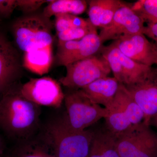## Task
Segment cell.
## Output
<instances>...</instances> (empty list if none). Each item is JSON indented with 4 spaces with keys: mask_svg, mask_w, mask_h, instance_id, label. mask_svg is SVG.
I'll return each mask as SVG.
<instances>
[{
    "mask_svg": "<svg viewBox=\"0 0 157 157\" xmlns=\"http://www.w3.org/2000/svg\"><path fill=\"white\" fill-rule=\"evenodd\" d=\"M40 114V106L23 97L17 84L1 96L0 131L15 143L35 136Z\"/></svg>",
    "mask_w": 157,
    "mask_h": 157,
    "instance_id": "cell-1",
    "label": "cell"
},
{
    "mask_svg": "<svg viewBox=\"0 0 157 157\" xmlns=\"http://www.w3.org/2000/svg\"><path fill=\"white\" fill-rule=\"evenodd\" d=\"M41 134L57 157H89L94 130L73 128L65 113L48 121Z\"/></svg>",
    "mask_w": 157,
    "mask_h": 157,
    "instance_id": "cell-2",
    "label": "cell"
},
{
    "mask_svg": "<svg viewBox=\"0 0 157 157\" xmlns=\"http://www.w3.org/2000/svg\"><path fill=\"white\" fill-rule=\"evenodd\" d=\"M53 24L50 18L36 12L17 18L12 26L15 44L24 52L52 45Z\"/></svg>",
    "mask_w": 157,
    "mask_h": 157,
    "instance_id": "cell-3",
    "label": "cell"
},
{
    "mask_svg": "<svg viewBox=\"0 0 157 157\" xmlns=\"http://www.w3.org/2000/svg\"><path fill=\"white\" fill-rule=\"evenodd\" d=\"M67 117L71 126L84 131L108 114V109L94 103L81 89H69L65 94Z\"/></svg>",
    "mask_w": 157,
    "mask_h": 157,
    "instance_id": "cell-4",
    "label": "cell"
},
{
    "mask_svg": "<svg viewBox=\"0 0 157 157\" xmlns=\"http://www.w3.org/2000/svg\"><path fill=\"white\" fill-rule=\"evenodd\" d=\"M120 157H157V134L142 122L117 137Z\"/></svg>",
    "mask_w": 157,
    "mask_h": 157,
    "instance_id": "cell-5",
    "label": "cell"
},
{
    "mask_svg": "<svg viewBox=\"0 0 157 157\" xmlns=\"http://www.w3.org/2000/svg\"><path fill=\"white\" fill-rule=\"evenodd\" d=\"M100 54L66 66V76L59 82L69 89H81L97 79L109 76L111 71L107 60Z\"/></svg>",
    "mask_w": 157,
    "mask_h": 157,
    "instance_id": "cell-6",
    "label": "cell"
},
{
    "mask_svg": "<svg viewBox=\"0 0 157 157\" xmlns=\"http://www.w3.org/2000/svg\"><path fill=\"white\" fill-rule=\"evenodd\" d=\"M18 89L23 97L39 106L58 108L64 100L60 83L48 76L31 78Z\"/></svg>",
    "mask_w": 157,
    "mask_h": 157,
    "instance_id": "cell-7",
    "label": "cell"
},
{
    "mask_svg": "<svg viewBox=\"0 0 157 157\" xmlns=\"http://www.w3.org/2000/svg\"><path fill=\"white\" fill-rule=\"evenodd\" d=\"M145 21L131 6L125 3L116 12L110 23L101 29L99 37L102 43L125 36L143 33Z\"/></svg>",
    "mask_w": 157,
    "mask_h": 157,
    "instance_id": "cell-8",
    "label": "cell"
},
{
    "mask_svg": "<svg viewBox=\"0 0 157 157\" xmlns=\"http://www.w3.org/2000/svg\"><path fill=\"white\" fill-rule=\"evenodd\" d=\"M97 29L81 39L58 42L56 61L59 66H64L100 53L103 47Z\"/></svg>",
    "mask_w": 157,
    "mask_h": 157,
    "instance_id": "cell-9",
    "label": "cell"
},
{
    "mask_svg": "<svg viewBox=\"0 0 157 157\" xmlns=\"http://www.w3.org/2000/svg\"><path fill=\"white\" fill-rule=\"evenodd\" d=\"M22 61L17 48L0 33V93L7 92L17 84L22 73Z\"/></svg>",
    "mask_w": 157,
    "mask_h": 157,
    "instance_id": "cell-10",
    "label": "cell"
},
{
    "mask_svg": "<svg viewBox=\"0 0 157 157\" xmlns=\"http://www.w3.org/2000/svg\"><path fill=\"white\" fill-rule=\"evenodd\" d=\"M113 42L121 53L133 60L149 67L155 64V43L148 41L143 33L125 36Z\"/></svg>",
    "mask_w": 157,
    "mask_h": 157,
    "instance_id": "cell-11",
    "label": "cell"
},
{
    "mask_svg": "<svg viewBox=\"0 0 157 157\" xmlns=\"http://www.w3.org/2000/svg\"><path fill=\"white\" fill-rule=\"evenodd\" d=\"M124 86L143 111V122L149 126L151 118L157 113L156 71L141 81Z\"/></svg>",
    "mask_w": 157,
    "mask_h": 157,
    "instance_id": "cell-12",
    "label": "cell"
},
{
    "mask_svg": "<svg viewBox=\"0 0 157 157\" xmlns=\"http://www.w3.org/2000/svg\"><path fill=\"white\" fill-rule=\"evenodd\" d=\"M120 83L114 77L97 79L81 89L94 103L109 109L119 87Z\"/></svg>",
    "mask_w": 157,
    "mask_h": 157,
    "instance_id": "cell-13",
    "label": "cell"
},
{
    "mask_svg": "<svg viewBox=\"0 0 157 157\" xmlns=\"http://www.w3.org/2000/svg\"><path fill=\"white\" fill-rule=\"evenodd\" d=\"M6 154L7 157H57L41 134L37 137L15 143Z\"/></svg>",
    "mask_w": 157,
    "mask_h": 157,
    "instance_id": "cell-14",
    "label": "cell"
},
{
    "mask_svg": "<svg viewBox=\"0 0 157 157\" xmlns=\"http://www.w3.org/2000/svg\"><path fill=\"white\" fill-rule=\"evenodd\" d=\"M90 21L96 28H104L110 23L116 12L125 2L119 0L88 1Z\"/></svg>",
    "mask_w": 157,
    "mask_h": 157,
    "instance_id": "cell-15",
    "label": "cell"
},
{
    "mask_svg": "<svg viewBox=\"0 0 157 157\" xmlns=\"http://www.w3.org/2000/svg\"><path fill=\"white\" fill-rule=\"evenodd\" d=\"M52 59V45L37 47L24 53L23 67L41 76L48 73Z\"/></svg>",
    "mask_w": 157,
    "mask_h": 157,
    "instance_id": "cell-16",
    "label": "cell"
},
{
    "mask_svg": "<svg viewBox=\"0 0 157 157\" xmlns=\"http://www.w3.org/2000/svg\"><path fill=\"white\" fill-rule=\"evenodd\" d=\"M89 157H120L117 137L106 127L94 130Z\"/></svg>",
    "mask_w": 157,
    "mask_h": 157,
    "instance_id": "cell-17",
    "label": "cell"
},
{
    "mask_svg": "<svg viewBox=\"0 0 157 157\" xmlns=\"http://www.w3.org/2000/svg\"><path fill=\"white\" fill-rule=\"evenodd\" d=\"M115 46L117 55L123 71L124 85L137 83L151 76L155 72V69L151 67L139 63L125 56L116 45Z\"/></svg>",
    "mask_w": 157,
    "mask_h": 157,
    "instance_id": "cell-18",
    "label": "cell"
},
{
    "mask_svg": "<svg viewBox=\"0 0 157 157\" xmlns=\"http://www.w3.org/2000/svg\"><path fill=\"white\" fill-rule=\"evenodd\" d=\"M88 5V1L85 0H51L42 13L50 18L60 14L77 15L84 13Z\"/></svg>",
    "mask_w": 157,
    "mask_h": 157,
    "instance_id": "cell-19",
    "label": "cell"
},
{
    "mask_svg": "<svg viewBox=\"0 0 157 157\" xmlns=\"http://www.w3.org/2000/svg\"><path fill=\"white\" fill-rule=\"evenodd\" d=\"M108 109V115L105 118V126L116 137L123 134L133 125L115 98Z\"/></svg>",
    "mask_w": 157,
    "mask_h": 157,
    "instance_id": "cell-20",
    "label": "cell"
},
{
    "mask_svg": "<svg viewBox=\"0 0 157 157\" xmlns=\"http://www.w3.org/2000/svg\"><path fill=\"white\" fill-rule=\"evenodd\" d=\"M115 98L120 104L132 125L137 124L143 122L144 114L143 111L124 85L120 83Z\"/></svg>",
    "mask_w": 157,
    "mask_h": 157,
    "instance_id": "cell-21",
    "label": "cell"
},
{
    "mask_svg": "<svg viewBox=\"0 0 157 157\" xmlns=\"http://www.w3.org/2000/svg\"><path fill=\"white\" fill-rule=\"evenodd\" d=\"M54 25L56 33L70 29L94 26L89 19L71 14H60L55 16Z\"/></svg>",
    "mask_w": 157,
    "mask_h": 157,
    "instance_id": "cell-22",
    "label": "cell"
},
{
    "mask_svg": "<svg viewBox=\"0 0 157 157\" xmlns=\"http://www.w3.org/2000/svg\"><path fill=\"white\" fill-rule=\"evenodd\" d=\"M147 23H157V0H141L131 6Z\"/></svg>",
    "mask_w": 157,
    "mask_h": 157,
    "instance_id": "cell-23",
    "label": "cell"
},
{
    "mask_svg": "<svg viewBox=\"0 0 157 157\" xmlns=\"http://www.w3.org/2000/svg\"><path fill=\"white\" fill-rule=\"evenodd\" d=\"M97 29L94 26L86 27H78L70 29L57 33L58 42H67L81 39L86 36Z\"/></svg>",
    "mask_w": 157,
    "mask_h": 157,
    "instance_id": "cell-24",
    "label": "cell"
},
{
    "mask_svg": "<svg viewBox=\"0 0 157 157\" xmlns=\"http://www.w3.org/2000/svg\"><path fill=\"white\" fill-rule=\"evenodd\" d=\"M49 0H17V8L25 14L35 13L45 3L50 2Z\"/></svg>",
    "mask_w": 157,
    "mask_h": 157,
    "instance_id": "cell-25",
    "label": "cell"
},
{
    "mask_svg": "<svg viewBox=\"0 0 157 157\" xmlns=\"http://www.w3.org/2000/svg\"><path fill=\"white\" fill-rule=\"evenodd\" d=\"M17 8V0H0V19L10 17Z\"/></svg>",
    "mask_w": 157,
    "mask_h": 157,
    "instance_id": "cell-26",
    "label": "cell"
},
{
    "mask_svg": "<svg viewBox=\"0 0 157 157\" xmlns=\"http://www.w3.org/2000/svg\"><path fill=\"white\" fill-rule=\"evenodd\" d=\"M143 34L157 43V23H147L144 26Z\"/></svg>",
    "mask_w": 157,
    "mask_h": 157,
    "instance_id": "cell-27",
    "label": "cell"
},
{
    "mask_svg": "<svg viewBox=\"0 0 157 157\" xmlns=\"http://www.w3.org/2000/svg\"><path fill=\"white\" fill-rule=\"evenodd\" d=\"M6 145L5 140L0 134V156L4 155L6 153Z\"/></svg>",
    "mask_w": 157,
    "mask_h": 157,
    "instance_id": "cell-28",
    "label": "cell"
},
{
    "mask_svg": "<svg viewBox=\"0 0 157 157\" xmlns=\"http://www.w3.org/2000/svg\"><path fill=\"white\" fill-rule=\"evenodd\" d=\"M150 126H153L157 128V113L153 116L149 122Z\"/></svg>",
    "mask_w": 157,
    "mask_h": 157,
    "instance_id": "cell-29",
    "label": "cell"
},
{
    "mask_svg": "<svg viewBox=\"0 0 157 157\" xmlns=\"http://www.w3.org/2000/svg\"><path fill=\"white\" fill-rule=\"evenodd\" d=\"M155 46V49H156V63L155 64L157 65V43H155V42H154ZM156 69V71L157 73V67Z\"/></svg>",
    "mask_w": 157,
    "mask_h": 157,
    "instance_id": "cell-30",
    "label": "cell"
},
{
    "mask_svg": "<svg viewBox=\"0 0 157 157\" xmlns=\"http://www.w3.org/2000/svg\"><path fill=\"white\" fill-rule=\"evenodd\" d=\"M0 157H7V156L6 155V154H5V155H4L2 156H0Z\"/></svg>",
    "mask_w": 157,
    "mask_h": 157,
    "instance_id": "cell-31",
    "label": "cell"
},
{
    "mask_svg": "<svg viewBox=\"0 0 157 157\" xmlns=\"http://www.w3.org/2000/svg\"><path fill=\"white\" fill-rule=\"evenodd\" d=\"M2 94H1V93H0V98H1V96H2Z\"/></svg>",
    "mask_w": 157,
    "mask_h": 157,
    "instance_id": "cell-32",
    "label": "cell"
}]
</instances>
